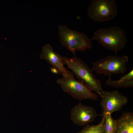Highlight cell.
Here are the masks:
<instances>
[{"label": "cell", "mask_w": 133, "mask_h": 133, "mask_svg": "<svg viewBox=\"0 0 133 133\" xmlns=\"http://www.w3.org/2000/svg\"><path fill=\"white\" fill-rule=\"evenodd\" d=\"M70 119L75 125L82 126L94 121L97 116V113L92 107L84 105L81 102L71 109Z\"/></svg>", "instance_id": "cell-8"}, {"label": "cell", "mask_w": 133, "mask_h": 133, "mask_svg": "<svg viewBox=\"0 0 133 133\" xmlns=\"http://www.w3.org/2000/svg\"><path fill=\"white\" fill-rule=\"evenodd\" d=\"M56 82L64 92L80 101L86 99L97 100L98 99V96L96 94L88 89L80 81L75 79L72 74L58 78Z\"/></svg>", "instance_id": "cell-6"}, {"label": "cell", "mask_w": 133, "mask_h": 133, "mask_svg": "<svg viewBox=\"0 0 133 133\" xmlns=\"http://www.w3.org/2000/svg\"><path fill=\"white\" fill-rule=\"evenodd\" d=\"M106 85L114 87L127 88L133 87V69L127 74L124 75L118 80H112L111 76L105 82Z\"/></svg>", "instance_id": "cell-11"}, {"label": "cell", "mask_w": 133, "mask_h": 133, "mask_svg": "<svg viewBox=\"0 0 133 133\" xmlns=\"http://www.w3.org/2000/svg\"><path fill=\"white\" fill-rule=\"evenodd\" d=\"M90 39L97 40L103 47L114 51L115 54L125 47L127 42L126 33L123 29L113 26L97 30Z\"/></svg>", "instance_id": "cell-2"}, {"label": "cell", "mask_w": 133, "mask_h": 133, "mask_svg": "<svg viewBox=\"0 0 133 133\" xmlns=\"http://www.w3.org/2000/svg\"><path fill=\"white\" fill-rule=\"evenodd\" d=\"M40 57L46 60L53 68L61 73L63 76H68L72 74L67 71L64 66L61 56L54 51L50 44H47L43 46Z\"/></svg>", "instance_id": "cell-9"}, {"label": "cell", "mask_w": 133, "mask_h": 133, "mask_svg": "<svg viewBox=\"0 0 133 133\" xmlns=\"http://www.w3.org/2000/svg\"><path fill=\"white\" fill-rule=\"evenodd\" d=\"M128 61V57L126 55H109L93 63L92 70L98 74L109 76L119 74L124 75Z\"/></svg>", "instance_id": "cell-4"}, {"label": "cell", "mask_w": 133, "mask_h": 133, "mask_svg": "<svg viewBox=\"0 0 133 133\" xmlns=\"http://www.w3.org/2000/svg\"><path fill=\"white\" fill-rule=\"evenodd\" d=\"M105 116L103 115L100 122L97 125H88L78 133H105L104 130Z\"/></svg>", "instance_id": "cell-13"}, {"label": "cell", "mask_w": 133, "mask_h": 133, "mask_svg": "<svg viewBox=\"0 0 133 133\" xmlns=\"http://www.w3.org/2000/svg\"><path fill=\"white\" fill-rule=\"evenodd\" d=\"M99 95L101 98L100 104L103 114L108 113L111 115L119 111L128 101L127 97L117 90H103Z\"/></svg>", "instance_id": "cell-7"}, {"label": "cell", "mask_w": 133, "mask_h": 133, "mask_svg": "<svg viewBox=\"0 0 133 133\" xmlns=\"http://www.w3.org/2000/svg\"><path fill=\"white\" fill-rule=\"evenodd\" d=\"M118 8L115 0H92L87 8V15L96 22L108 21L117 15Z\"/></svg>", "instance_id": "cell-5"}, {"label": "cell", "mask_w": 133, "mask_h": 133, "mask_svg": "<svg viewBox=\"0 0 133 133\" xmlns=\"http://www.w3.org/2000/svg\"><path fill=\"white\" fill-rule=\"evenodd\" d=\"M64 65L68 68L91 91L99 94L103 88L100 81L93 75L92 70L80 59L74 55L71 58L61 56Z\"/></svg>", "instance_id": "cell-1"}, {"label": "cell", "mask_w": 133, "mask_h": 133, "mask_svg": "<svg viewBox=\"0 0 133 133\" xmlns=\"http://www.w3.org/2000/svg\"><path fill=\"white\" fill-rule=\"evenodd\" d=\"M105 116L104 130L105 133H114L117 123V120L114 119L111 115L107 113L103 114Z\"/></svg>", "instance_id": "cell-12"}, {"label": "cell", "mask_w": 133, "mask_h": 133, "mask_svg": "<svg viewBox=\"0 0 133 133\" xmlns=\"http://www.w3.org/2000/svg\"><path fill=\"white\" fill-rule=\"evenodd\" d=\"M59 36L61 45L75 55L77 51H84L92 48L91 40L83 33L72 30L65 25H59Z\"/></svg>", "instance_id": "cell-3"}, {"label": "cell", "mask_w": 133, "mask_h": 133, "mask_svg": "<svg viewBox=\"0 0 133 133\" xmlns=\"http://www.w3.org/2000/svg\"><path fill=\"white\" fill-rule=\"evenodd\" d=\"M117 120V126L114 133H133L132 112H124Z\"/></svg>", "instance_id": "cell-10"}]
</instances>
